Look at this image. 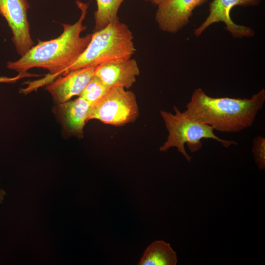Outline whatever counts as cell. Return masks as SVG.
I'll return each instance as SVG.
<instances>
[{"label": "cell", "mask_w": 265, "mask_h": 265, "mask_svg": "<svg viewBox=\"0 0 265 265\" xmlns=\"http://www.w3.org/2000/svg\"><path fill=\"white\" fill-rule=\"evenodd\" d=\"M57 105V114L65 132L69 135L82 137L87 122L89 104L79 96L74 100Z\"/></svg>", "instance_id": "cell-11"}, {"label": "cell", "mask_w": 265, "mask_h": 265, "mask_svg": "<svg viewBox=\"0 0 265 265\" xmlns=\"http://www.w3.org/2000/svg\"><path fill=\"white\" fill-rule=\"evenodd\" d=\"M81 11L79 20L74 24H62L63 31L55 38L39 41L24 55L15 61H9L6 67L19 73H26L34 68L47 70L49 73L41 79L28 83L23 89L27 93L41 86L48 85L57 78L59 74L79 58L89 44L91 34L81 36L86 30L83 21L87 13L88 4L77 0Z\"/></svg>", "instance_id": "cell-1"}, {"label": "cell", "mask_w": 265, "mask_h": 265, "mask_svg": "<svg viewBox=\"0 0 265 265\" xmlns=\"http://www.w3.org/2000/svg\"><path fill=\"white\" fill-rule=\"evenodd\" d=\"M135 51L132 32L119 19L91 33L90 41L83 53L57 78L75 70L129 59Z\"/></svg>", "instance_id": "cell-3"}, {"label": "cell", "mask_w": 265, "mask_h": 265, "mask_svg": "<svg viewBox=\"0 0 265 265\" xmlns=\"http://www.w3.org/2000/svg\"><path fill=\"white\" fill-rule=\"evenodd\" d=\"M96 67L83 68L71 71L48 84L46 90L53 101L60 104L79 96L94 76Z\"/></svg>", "instance_id": "cell-9"}, {"label": "cell", "mask_w": 265, "mask_h": 265, "mask_svg": "<svg viewBox=\"0 0 265 265\" xmlns=\"http://www.w3.org/2000/svg\"><path fill=\"white\" fill-rule=\"evenodd\" d=\"M139 115L134 93L116 86L110 88L98 102L90 106L87 121L96 119L120 127L135 122Z\"/></svg>", "instance_id": "cell-5"}, {"label": "cell", "mask_w": 265, "mask_h": 265, "mask_svg": "<svg viewBox=\"0 0 265 265\" xmlns=\"http://www.w3.org/2000/svg\"><path fill=\"white\" fill-rule=\"evenodd\" d=\"M255 161L259 169L265 168V138L257 136L253 141L252 150Z\"/></svg>", "instance_id": "cell-15"}, {"label": "cell", "mask_w": 265, "mask_h": 265, "mask_svg": "<svg viewBox=\"0 0 265 265\" xmlns=\"http://www.w3.org/2000/svg\"><path fill=\"white\" fill-rule=\"evenodd\" d=\"M176 253L169 243L156 240L146 249L138 265H176Z\"/></svg>", "instance_id": "cell-12"}, {"label": "cell", "mask_w": 265, "mask_h": 265, "mask_svg": "<svg viewBox=\"0 0 265 265\" xmlns=\"http://www.w3.org/2000/svg\"><path fill=\"white\" fill-rule=\"evenodd\" d=\"M29 8L26 0H0V15L7 22L12 33V41L21 56L34 45L27 20Z\"/></svg>", "instance_id": "cell-6"}, {"label": "cell", "mask_w": 265, "mask_h": 265, "mask_svg": "<svg viewBox=\"0 0 265 265\" xmlns=\"http://www.w3.org/2000/svg\"><path fill=\"white\" fill-rule=\"evenodd\" d=\"M41 75L37 74H32L28 73H19L18 75L14 77H7L5 76H0V83H14L16 82L19 80L26 78L32 77H38Z\"/></svg>", "instance_id": "cell-16"}, {"label": "cell", "mask_w": 265, "mask_h": 265, "mask_svg": "<svg viewBox=\"0 0 265 265\" xmlns=\"http://www.w3.org/2000/svg\"><path fill=\"white\" fill-rule=\"evenodd\" d=\"M140 70L136 60L132 58L110 62L96 67L94 76L109 88L122 87L129 90L135 82Z\"/></svg>", "instance_id": "cell-10"}, {"label": "cell", "mask_w": 265, "mask_h": 265, "mask_svg": "<svg viewBox=\"0 0 265 265\" xmlns=\"http://www.w3.org/2000/svg\"><path fill=\"white\" fill-rule=\"evenodd\" d=\"M265 101V90L251 98H213L196 88L183 112L189 119L223 132H238L251 126Z\"/></svg>", "instance_id": "cell-2"}, {"label": "cell", "mask_w": 265, "mask_h": 265, "mask_svg": "<svg viewBox=\"0 0 265 265\" xmlns=\"http://www.w3.org/2000/svg\"><path fill=\"white\" fill-rule=\"evenodd\" d=\"M173 109L174 113L163 110L160 111L168 133L166 140L159 148L160 151L166 152L171 147H176L178 152L190 162L192 158L187 153L185 144L192 153L201 148L203 138L214 139L226 148L237 144L234 140L219 138L211 126L189 119L176 106H174Z\"/></svg>", "instance_id": "cell-4"}, {"label": "cell", "mask_w": 265, "mask_h": 265, "mask_svg": "<svg viewBox=\"0 0 265 265\" xmlns=\"http://www.w3.org/2000/svg\"><path fill=\"white\" fill-rule=\"evenodd\" d=\"M3 195L4 192L2 190L0 189V201L2 200Z\"/></svg>", "instance_id": "cell-18"}, {"label": "cell", "mask_w": 265, "mask_h": 265, "mask_svg": "<svg viewBox=\"0 0 265 265\" xmlns=\"http://www.w3.org/2000/svg\"><path fill=\"white\" fill-rule=\"evenodd\" d=\"M97 9L94 13V31L101 29L119 19L118 13L125 0H95Z\"/></svg>", "instance_id": "cell-13"}, {"label": "cell", "mask_w": 265, "mask_h": 265, "mask_svg": "<svg viewBox=\"0 0 265 265\" xmlns=\"http://www.w3.org/2000/svg\"><path fill=\"white\" fill-rule=\"evenodd\" d=\"M148 0L152 3L158 5H159L163 0Z\"/></svg>", "instance_id": "cell-17"}, {"label": "cell", "mask_w": 265, "mask_h": 265, "mask_svg": "<svg viewBox=\"0 0 265 265\" xmlns=\"http://www.w3.org/2000/svg\"><path fill=\"white\" fill-rule=\"evenodd\" d=\"M261 0H213L209 4V15L203 23L194 31L198 37L211 25L222 22L224 27L234 38L251 37L255 32L249 27L238 25L234 23L230 16L231 10L234 6H257Z\"/></svg>", "instance_id": "cell-7"}, {"label": "cell", "mask_w": 265, "mask_h": 265, "mask_svg": "<svg viewBox=\"0 0 265 265\" xmlns=\"http://www.w3.org/2000/svg\"><path fill=\"white\" fill-rule=\"evenodd\" d=\"M207 0H163L158 5L155 19L163 31L175 33L189 22L193 10Z\"/></svg>", "instance_id": "cell-8"}, {"label": "cell", "mask_w": 265, "mask_h": 265, "mask_svg": "<svg viewBox=\"0 0 265 265\" xmlns=\"http://www.w3.org/2000/svg\"><path fill=\"white\" fill-rule=\"evenodd\" d=\"M109 89L94 76L79 97L85 100L90 106L102 98Z\"/></svg>", "instance_id": "cell-14"}]
</instances>
